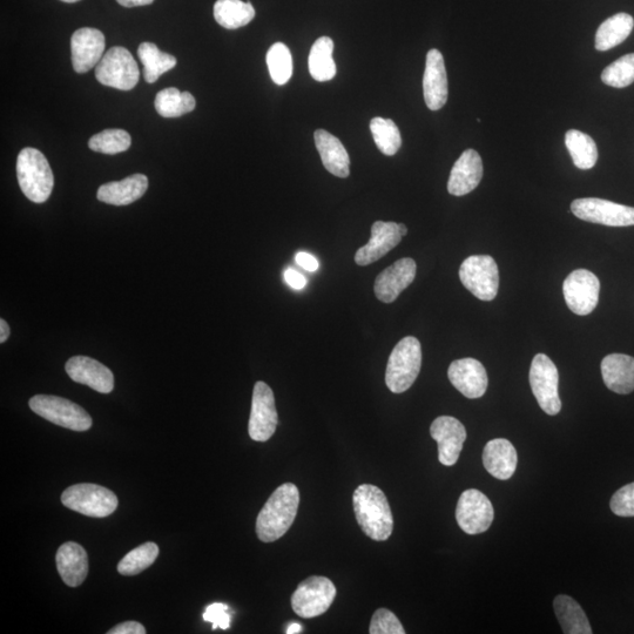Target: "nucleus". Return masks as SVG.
<instances>
[{
  "mask_svg": "<svg viewBox=\"0 0 634 634\" xmlns=\"http://www.w3.org/2000/svg\"><path fill=\"white\" fill-rule=\"evenodd\" d=\"M300 491L293 483L282 484L268 498L256 519V535L263 543L285 536L298 515Z\"/></svg>",
  "mask_w": 634,
  "mask_h": 634,
  "instance_id": "f257e3e1",
  "label": "nucleus"
},
{
  "mask_svg": "<svg viewBox=\"0 0 634 634\" xmlns=\"http://www.w3.org/2000/svg\"><path fill=\"white\" fill-rule=\"evenodd\" d=\"M354 511L361 530L376 542L393 534L394 518L384 492L372 484H362L354 492Z\"/></svg>",
  "mask_w": 634,
  "mask_h": 634,
  "instance_id": "f03ea898",
  "label": "nucleus"
},
{
  "mask_svg": "<svg viewBox=\"0 0 634 634\" xmlns=\"http://www.w3.org/2000/svg\"><path fill=\"white\" fill-rule=\"evenodd\" d=\"M17 178L25 197L36 204H43L49 199L55 186L49 161L36 148H24L19 153Z\"/></svg>",
  "mask_w": 634,
  "mask_h": 634,
  "instance_id": "7ed1b4c3",
  "label": "nucleus"
},
{
  "mask_svg": "<svg viewBox=\"0 0 634 634\" xmlns=\"http://www.w3.org/2000/svg\"><path fill=\"white\" fill-rule=\"evenodd\" d=\"M421 367L420 341L414 336L404 337L389 356L386 383L391 393L402 394L410 389L420 375Z\"/></svg>",
  "mask_w": 634,
  "mask_h": 634,
  "instance_id": "20e7f679",
  "label": "nucleus"
},
{
  "mask_svg": "<svg viewBox=\"0 0 634 634\" xmlns=\"http://www.w3.org/2000/svg\"><path fill=\"white\" fill-rule=\"evenodd\" d=\"M62 503L66 508L93 518L109 517L119 505L118 497L113 491L91 483L67 488L63 492Z\"/></svg>",
  "mask_w": 634,
  "mask_h": 634,
  "instance_id": "39448f33",
  "label": "nucleus"
},
{
  "mask_svg": "<svg viewBox=\"0 0 634 634\" xmlns=\"http://www.w3.org/2000/svg\"><path fill=\"white\" fill-rule=\"evenodd\" d=\"M30 408L33 413L59 427L73 431H87L92 427L90 414L78 404L63 397L33 396L30 400Z\"/></svg>",
  "mask_w": 634,
  "mask_h": 634,
  "instance_id": "423d86ee",
  "label": "nucleus"
},
{
  "mask_svg": "<svg viewBox=\"0 0 634 634\" xmlns=\"http://www.w3.org/2000/svg\"><path fill=\"white\" fill-rule=\"evenodd\" d=\"M140 71L136 59L124 47H112L96 67L100 84L120 91H131L139 83Z\"/></svg>",
  "mask_w": 634,
  "mask_h": 634,
  "instance_id": "0eeeda50",
  "label": "nucleus"
},
{
  "mask_svg": "<svg viewBox=\"0 0 634 634\" xmlns=\"http://www.w3.org/2000/svg\"><path fill=\"white\" fill-rule=\"evenodd\" d=\"M335 597L336 588L332 580L322 576L309 577L293 593V611L301 618H316L329 610Z\"/></svg>",
  "mask_w": 634,
  "mask_h": 634,
  "instance_id": "6e6552de",
  "label": "nucleus"
},
{
  "mask_svg": "<svg viewBox=\"0 0 634 634\" xmlns=\"http://www.w3.org/2000/svg\"><path fill=\"white\" fill-rule=\"evenodd\" d=\"M463 286L482 301L496 298L499 288L498 266L490 255H472L460 268Z\"/></svg>",
  "mask_w": 634,
  "mask_h": 634,
  "instance_id": "1a4fd4ad",
  "label": "nucleus"
},
{
  "mask_svg": "<svg viewBox=\"0 0 634 634\" xmlns=\"http://www.w3.org/2000/svg\"><path fill=\"white\" fill-rule=\"evenodd\" d=\"M530 386L539 407L545 414L556 416L562 409L559 399V374L556 364L549 356L538 354L532 360L530 368Z\"/></svg>",
  "mask_w": 634,
  "mask_h": 634,
  "instance_id": "9d476101",
  "label": "nucleus"
},
{
  "mask_svg": "<svg viewBox=\"0 0 634 634\" xmlns=\"http://www.w3.org/2000/svg\"><path fill=\"white\" fill-rule=\"evenodd\" d=\"M576 217L591 224L610 227L634 226V208L597 198L577 199L571 204Z\"/></svg>",
  "mask_w": 634,
  "mask_h": 634,
  "instance_id": "9b49d317",
  "label": "nucleus"
},
{
  "mask_svg": "<svg viewBox=\"0 0 634 634\" xmlns=\"http://www.w3.org/2000/svg\"><path fill=\"white\" fill-rule=\"evenodd\" d=\"M278 424L279 416L272 388L265 382H256L248 424L249 436L255 442H267L274 435Z\"/></svg>",
  "mask_w": 634,
  "mask_h": 634,
  "instance_id": "f8f14e48",
  "label": "nucleus"
},
{
  "mask_svg": "<svg viewBox=\"0 0 634 634\" xmlns=\"http://www.w3.org/2000/svg\"><path fill=\"white\" fill-rule=\"evenodd\" d=\"M494 517V507L483 492L476 489L465 490L458 499L456 519L465 534H483L490 529Z\"/></svg>",
  "mask_w": 634,
  "mask_h": 634,
  "instance_id": "ddd939ff",
  "label": "nucleus"
},
{
  "mask_svg": "<svg viewBox=\"0 0 634 634\" xmlns=\"http://www.w3.org/2000/svg\"><path fill=\"white\" fill-rule=\"evenodd\" d=\"M563 293L566 305L571 312L586 316L591 314L598 305L600 282L592 272L577 269L565 279Z\"/></svg>",
  "mask_w": 634,
  "mask_h": 634,
  "instance_id": "4468645a",
  "label": "nucleus"
},
{
  "mask_svg": "<svg viewBox=\"0 0 634 634\" xmlns=\"http://www.w3.org/2000/svg\"><path fill=\"white\" fill-rule=\"evenodd\" d=\"M430 435L438 444V460L445 467H453L460 458L467 430L455 417L441 416L431 424Z\"/></svg>",
  "mask_w": 634,
  "mask_h": 634,
  "instance_id": "2eb2a0df",
  "label": "nucleus"
},
{
  "mask_svg": "<svg viewBox=\"0 0 634 634\" xmlns=\"http://www.w3.org/2000/svg\"><path fill=\"white\" fill-rule=\"evenodd\" d=\"M448 377L451 384L471 400L480 399L488 389L487 370L480 361L470 357L451 363Z\"/></svg>",
  "mask_w": 634,
  "mask_h": 634,
  "instance_id": "dca6fc26",
  "label": "nucleus"
},
{
  "mask_svg": "<svg viewBox=\"0 0 634 634\" xmlns=\"http://www.w3.org/2000/svg\"><path fill=\"white\" fill-rule=\"evenodd\" d=\"M417 266L413 259L396 261L377 276L374 285L376 298L383 303H393L414 282Z\"/></svg>",
  "mask_w": 634,
  "mask_h": 634,
  "instance_id": "f3484780",
  "label": "nucleus"
},
{
  "mask_svg": "<svg viewBox=\"0 0 634 634\" xmlns=\"http://www.w3.org/2000/svg\"><path fill=\"white\" fill-rule=\"evenodd\" d=\"M104 33L91 28L80 29L71 39L72 64L77 73H86L97 66L105 51Z\"/></svg>",
  "mask_w": 634,
  "mask_h": 634,
  "instance_id": "a211bd4d",
  "label": "nucleus"
},
{
  "mask_svg": "<svg viewBox=\"0 0 634 634\" xmlns=\"http://www.w3.org/2000/svg\"><path fill=\"white\" fill-rule=\"evenodd\" d=\"M65 370L74 382L84 384L100 394H110L114 388L111 370L87 356H74L67 361Z\"/></svg>",
  "mask_w": 634,
  "mask_h": 634,
  "instance_id": "6ab92c4d",
  "label": "nucleus"
},
{
  "mask_svg": "<svg viewBox=\"0 0 634 634\" xmlns=\"http://www.w3.org/2000/svg\"><path fill=\"white\" fill-rule=\"evenodd\" d=\"M424 100L431 111L441 110L447 104L449 85L444 58L438 50H430L427 55L426 71L423 77Z\"/></svg>",
  "mask_w": 634,
  "mask_h": 634,
  "instance_id": "aec40b11",
  "label": "nucleus"
},
{
  "mask_svg": "<svg viewBox=\"0 0 634 634\" xmlns=\"http://www.w3.org/2000/svg\"><path fill=\"white\" fill-rule=\"evenodd\" d=\"M399 224L396 222L376 221L372 227V238L368 244L355 254V262L359 266H368L379 261L402 241Z\"/></svg>",
  "mask_w": 634,
  "mask_h": 634,
  "instance_id": "412c9836",
  "label": "nucleus"
},
{
  "mask_svg": "<svg viewBox=\"0 0 634 634\" xmlns=\"http://www.w3.org/2000/svg\"><path fill=\"white\" fill-rule=\"evenodd\" d=\"M483 178V161L475 150L463 152L451 170L448 192L455 197H463L476 190Z\"/></svg>",
  "mask_w": 634,
  "mask_h": 634,
  "instance_id": "4be33fe9",
  "label": "nucleus"
},
{
  "mask_svg": "<svg viewBox=\"0 0 634 634\" xmlns=\"http://www.w3.org/2000/svg\"><path fill=\"white\" fill-rule=\"evenodd\" d=\"M517 451L508 440L497 438L485 445L483 451L484 468L497 480L507 481L517 469Z\"/></svg>",
  "mask_w": 634,
  "mask_h": 634,
  "instance_id": "5701e85b",
  "label": "nucleus"
},
{
  "mask_svg": "<svg viewBox=\"0 0 634 634\" xmlns=\"http://www.w3.org/2000/svg\"><path fill=\"white\" fill-rule=\"evenodd\" d=\"M57 569L66 585L77 588L85 582L89 573V557L82 545L65 543L58 549Z\"/></svg>",
  "mask_w": 634,
  "mask_h": 634,
  "instance_id": "b1692460",
  "label": "nucleus"
},
{
  "mask_svg": "<svg viewBox=\"0 0 634 634\" xmlns=\"http://www.w3.org/2000/svg\"><path fill=\"white\" fill-rule=\"evenodd\" d=\"M605 386L613 393L627 395L634 390V357L610 354L602 361Z\"/></svg>",
  "mask_w": 634,
  "mask_h": 634,
  "instance_id": "393cba45",
  "label": "nucleus"
},
{
  "mask_svg": "<svg viewBox=\"0 0 634 634\" xmlns=\"http://www.w3.org/2000/svg\"><path fill=\"white\" fill-rule=\"evenodd\" d=\"M148 179L144 174H133L121 181L109 182L98 190L97 198L105 204L127 206L139 200L146 193Z\"/></svg>",
  "mask_w": 634,
  "mask_h": 634,
  "instance_id": "a878e982",
  "label": "nucleus"
},
{
  "mask_svg": "<svg viewBox=\"0 0 634 634\" xmlns=\"http://www.w3.org/2000/svg\"><path fill=\"white\" fill-rule=\"evenodd\" d=\"M317 151L321 155L323 166L329 173L339 178H348L350 159L341 141L325 130H317L314 134Z\"/></svg>",
  "mask_w": 634,
  "mask_h": 634,
  "instance_id": "bb28decb",
  "label": "nucleus"
},
{
  "mask_svg": "<svg viewBox=\"0 0 634 634\" xmlns=\"http://www.w3.org/2000/svg\"><path fill=\"white\" fill-rule=\"evenodd\" d=\"M633 28L634 19L627 13H617L606 19L597 31L596 50L605 52L624 43L630 37Z\"/></svg>",
  "mask_w": 634,
  "mask_h": 634,
  "instance_id": "cd10ccee",
  "label": "nucleus"
},
{
  "mask_svg": "<svg viewBox=\"0 0 634 634\" xmlns=\"http://www.w3.org/2000/svg\"><path fill=\"white\" fill-rule=\"evenodd\" d=\"M556 616L562 630L566 634H591L592 629L588 617L582 607L569 596H558L553 603Z\"/></svg>",
  "mask_w": 634,
  "mask_h": 634,
  "instance_id": "c85d7f7f",
  "label": "nucleus"
},
{
  "mask_svg": "<svg viewBox=\"0 0 634 634\" xmlns=\"http://www.w3.org/2000/svg\"><path fill=\"white\" fill-rule=\"evenodd\" d=\"M255 17L253 5L242 0H218L214 5V18L227 30L244 28Z\"/></svg>",
  "mask_w": 634,
  "mask_h": 634,
  "instance_id": "c756f323",
  "label": "nucleus"
},
{
  "mask_svg": "<svg viewBox=\"0 0 634 634\" xmlns=\"http://www.w3.org/2000/svg\"><path fill=\"white\" fill-rule=\"evenodd\" d=\"M334 42L329 37L316 40L309 53V72L317 82H329L336 76L333 58Z\"/></svg>",
  "mask_w": 634,
  "mask_h": 634,
  "instance_id": "7c9ffc66",
  "label": "nucleus"
},
{
  "mask_svg": "<svg viewBox=\"0 0 634 634\" xmlns=\"http://www.w3.org/2000/svg\"><path fill=\"white\" fill-rule=\"evenodd\" d=\"M138 56L144 65V77L148 84L157 82L164 73L177 66V58L161 52L158 46L152 43L141 44Z\"/></svg>",
  "mask_w": 634,
  "mask_h": 634,
  "instance_id": "2f4dec72",
  "label": "nucleus"
},
{
  "mask_svg": "<svg viewBox=\"0 0 634 634\" xmlns=\"http://www.w3.org/2000/svg\"><path fill=\"white\" fill-rule=\"evenodd\" d=\"M565 144L576 167L580 170H591L595 167L598 160L597 145L588 134L570 130L565 134Z\"/></svg>",
  "mask_w": 634,
  "mask_h": 634,
  "instance_id": "473e14b6",
  "label": "nucleus"
},
{
  "mask_svg": "<svg viewBox=\"0 0 634 634\" xmlns=\"http://www.w3.org/2000/svg\"><path fill=\"white\" fill-rule=\"evenodd\" d=\"M195 98L190 92H180L175 87L160 91L155 97V110L164 118H178L195 109Z\"/></svg>",
  "mask_w": 634,
  "mask_h": 634,
  "instance_id": "72a5a7b5",
  "label": "nucleus"
},
{
  "mask_svg": "<svg viewBox=\"0 0 634 634\" xmlns=\"http://www.w3.org/2000/svg\"><path fill=\"white\" fill-rule=\"evenodd\" d=\"M159 556V546L148 542L128 552L118 564V572L123 576H137L150 568Z\"/></svg>",
  "mask_w": 634,
  "mask_h": 634,
  "instance_id": "f704fd0d",
  "label": "nucleus"
},
{
  "mask_svg": "<svg viewBox=\"0 0 634 634\" xmlns=\"http://www.w3.org/2000/svg\"><path fill=\"white\" fill-rule=\"evenodd\" d=\"M370 131L377 148L384 154L391 157L399 152L402 146V138L399 127L391 119L374 118L370 121Z\"/></svg>",
  "mask_w": 634,
  "mask_h": 634,
  "instance_id": "c9c22d12",
  "label": "nucleus"
},
{
  "mask_svg": "<svg viewBox=\"0 0 634 634\" xmlns=\"http://www.w3.org/2000/svg\"><path fill=\"white\" fill-rule=\"evenodd\" d=\"M267 65L273 82L285 85L292 78L293 59L285 44L275 43L267 53Z\"/></svg>",
  "mask_w": 634,
  "mask_h": 634,
  "instance_id": "e433bc0d",
  "label": "nucleus"
},
{
  "mask_svg": "<svg viewBox=\"0 0 634 634\" xmlns=\"http://www.w3.org/2000/svg\"><path fill=\"white\" fill-rule=\"evenodd\" d=\"M132 139L130 134L124 130H105L89 141L92 151L103 154L123 153L131 147Z\"/></svg>",
  "mask_w": 634,
  "mask_h": 634,
  "instance_id": "4c0bfd02",
  "label": "nucleus"
},
{
  "mask_svg": "<svg viewBox=\"0 0 634 634\" xmlns=\"http://www.w3.org/2000/svg\"><path fill=\"white\" fill-rule=\"evenodd\" d=\"M603 83L615 89H625L634 83V53L616 60L602 73Z\"/></svg>",
  "mask_w": 634,
  "mask_h": 634,
  "instance_id": "58836bf2",
  "label": "nucleus"
},
{
  "mask_svg": "<svg viewBox=\"0 0 634 634\" xmlns=\"http://www.w3.org/2000/svg\"><path fill=\"white\" fill-rule=\"evenodd\" d=\"M370 634H404L406 630L395 616V613L387 609H379L374 613L369 627Z\"/></svg>",
  "mask_w": 634,
  "mask_h": 634,
  "instance_id": "ea45409f",
  "label": "nucleus"
},
{
  "mask_svg": "<svg viewBox=\"0 0 634 634\" xmlns=\"http://www.w3.org/2000/svg\"><path fill=\"white\" fill-rule=\"evenodd\" d=\"M611 510L619 517H634V482L620 488L611 499Z\"/></svg>",
  "mask_w": 634,
  "mask_h": 634,
  "instance_id": "a19ab883",
  "label": "nucleus"
},
{
  "mask_svg": "<svg viewBox=\"0 0 634 634\" xmlns=\"http://www.w3.org/2000/svg\"><path fill=\"white\" fill-rule=\"evenodd\" d=\"M229 606L222 603H214L207 606L202 615L205 622L212 623L213 630H228L231 627L232 617L229 615Z\"/></svg>",
  "mask_w": 634,
  "mask_h": 634,
  "instance_id": "79ce46f5",
  "label": "nucleus"
},
{
  "mask_svg": "<svg viewBox=\"0 0 634 634\" xmlns=\"http://www.w3.org/2000/svg\"><path fill=\"white\" fill-rule=\"evenodd\" d=\"M146 629L143 624L138 622H125L114 626L109 634H145Z\"/></svg>",
  "mask_w": 634,
  "mask_h": 634,
  "instance_id": "37998d69",
  "label": "nucleus"
},
{
  "mask_svg": "<svg viewBox=\"0 0 634 634\" xmlns=\"http://www.w3.org/2000/svg\"><path fill=\"white\" fill-rule=\"evenodd\" d=\"M285 280L287 285L296 290H301L307 286V280L301 273L294 271V269H287L285 272Z\"/></svg>",
  "mask_w": 634,
  "mask_h": 634,
  "instance_id": "c03bdc74",
  "label": "nucleus"
},
{
  "mask_svg": "<svg viewBox=\"0 0 634 634\" xmlns=\"http://www.w3.org/2000/svg\"><path fill=\"white\" fill-rule=\"evenodd\" d=\"M296 263L308 272H315L319 269V261L312 254L301 252L296 255Z\"/></svg>",
  "mask_w": 634,
  "mask_h": 634,
  "instance_id": "a18cd8bd",
  "label": "nucleus"
},
{
  "mask_svg": "<svg viewBox=\"0 0 634 634\" xmlns=\"http://www.w3.org/2000/svg\"><path fill=\"white\" fill-rule=\"evenodd\" d=\"M117 2L125 8H136V6L150 5L154 0H117Z\"/></svg>",
  "mask_w": 634,
  "mask_h": 634,
  "instance_id": "49530a36",
  "label": "nucleus"
},
{
  "mask_svg": "<svg viewBox=\"0 0 634 634\" xmlns=\"http://www.w3.org/2000/svg\"><path fill=\"white\" fill-rule=\"evenodd\" d=\"M10 327L4 319L0 320V343H4L9 339Z\"/></svg>",
  "mask_w": 634,
  "mask_h": 634,
  "instance_id": "de8ad7c7",
  "label": "nucleus"
},
{
  "mask_svg": "<svg viewBox=\"0 0 634 634\" xmlns=\"http://www.w3.org/2000/svg\"><path fill=\"white\" fill-rule=\"evenodd\" d=\"M302 631V626L298 623H293L292 625L288 626V629L286 631L287 634H296V633H301Z\"/></svg>",
  "mask_w": 634,
  "mask_h": 634,
  "instance_id": "09e8293b",
  "label": "nucleus"
},
{
  "mask_svg": "<svg viewBox=\"0 0 634 634\" xmlns=\"http://www.w3.org/2000/svg\"><path fill=\"white\" fill-rule=\"evenodd\" d=\"M399 227H400V232L402 236H406L408 234V228L404 226L403 224H399Z\"/></svg>",
  "mask_w": 634,
  "mask_h": 634,
  "instance_id": "8fccbe9b",
  "label": "nucleus"
},
{
  "mask_svg": "<svg viewBox=\"0 0 634 634\" xmlns=\"http://www.w3.org/2000/svg\"><path fill=\"white\" fill-rule=\"evenodd\" d=\"M62 2H65V3H77V2H79V0H62Z\"/></svg>",
  "mask_w": 634,
  "mask_h": 634,
  "instance_id": "3c124183",
  "label": "nucleus"
}]
</instances>
